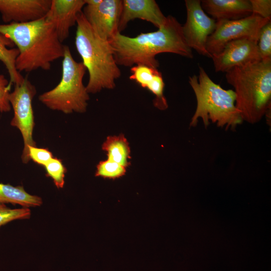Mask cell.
Here are the masks:
<instances>
[{
	"label": "cell",
	"instance_id": "obj_10",
	"mask_svg": "<svg viewBox=\"0 0 271 271\" xmlns=\"http://www.w3.org/2000/svg\"><path fill=\"white\" fill-rule=\"evenodd\" d=\"M83 15L95 33L109 41L118 31L122 0H85Z\"/></svg>",
	"mask_w": 271,
	"mask_h": 271
},
{
	"label": "cell",
	"instance_id": "obj_17",
	"mask_svg": "<svg viewBox=\"0 0 271 271\" xmlns=\"http://www.w3.org/2000/svg\"><path fill=\"white\" fill-rule=\"evenodd\" d=\"M107 153V159L115 162L126 168L130 165L129 144L123 134L109 136L102 146Z\"/></svg>",
	"mask_w": 271,
	"mask_h": 271
},
{
	"label": "cell",
	"instance_id": "obj_25",
	"mask_svg": "<svg viewBox=\"0 0 271 271\" xmlns=\"http://www.w3.org/2000/svg\"><path fill=\"white\" fill-rule=\"evenodd\" d=\"M28 155L30 160L43 166L53 158L52 153L49 150L37 147H29Z\"/></svg>",
	"mask_w": 271,
	"mask_h": 271
},
{
	"label": "cell",
	"instance_id": "obj_18",
	"mask_svg": "<svg viewBox=\"0 0 271 271\" xmlns=\"http://www.w3.org/2000/svg\"><path fill=\"white\" fill-rule=\"evenodd\" d=\"M14 45L13 42L5 36L0 34V61L5 66L10 78L9 85L21 84L24 77L17 70L16 66V59L19 52L17 48L9 49Z\"/></svg>",
	"mask_w": 271,
	"mask_h": 271
},
{
	"label": "cell",
	"instance_id": "obj_26",
	"mask_svg": "<svg viewBox=\"0 0 271 271\" xmlns=\"http://www.w3.org/2000/svg\"><path fill=\"white\" fill-rule=\"evenodd\" d=\"M252 14L262 18L271 20L270 0H249Z\"/></svg>",
	"mask_w": 271,
	"mask_h": 271
},
{
	"label": "cell",
	"instance_id": "obj_24",
	"mask_svg": "<svg viewBox=\"0 0 271 271\" xmlns=\"http://www.w3.org/2000/svg\"><path fill=\"white\" fill-rule=\"evenodd\" d=\"M157 70V68L145 65H135L130 68L131 75L129 76V79L135 81L142 87L146 88L147 84L152 79Z\"/></svg>",
	"mask_w": 271,
	"mask_h": 271
},
{
	"label": "cell",
	"instance_id": "obj_22",
	"mask_svg": "<svg viewBox=\"0 0 271 271\" xmlns=\"http://www.w3.org/2000/svg\"><path fill=\"white\" fill-rule=\"evenodd\" d=\"M31 214L29 208L11 209L5 204L0 203V227L15 220L29 219Z\"/></svg>",
	"mask_w": 271,
	"mask_h": 271
},
{
	"label": "cell",
	"instance_id": "obj_8",
	"mask_svg": "<svg viewBox=\"0 0 271 271\" xmlns=\"http://www.w3.org/2000/svg\"><path fill=\"white\" fill-rule=\"evenodd\" d=\"M268 21L252 14L238 20H216L215 29L207 41V50L212 57L230 41L247 38L257 42L260 29Z\"/></svg>",
	"mask_w": 271,
	"mask_h": 271
},
{
	"label": "cell",
	"instance_id": "obj_7",
	"mask_svg": "<svg viewBox=\"0 0 271 271\" xmlns=\"http://www.w3.org/2000/svg\"><path fill=\"white\" fill-rule=\"evenodd\" d=\"M36 92L35 86L25 77L21 84L15 85L14 90L10 92L9 97L14 110L11 125L20 131L24 141L21 157L24 164L28 163L30 160L28 148L36 147L33 138L35 121L32 107V100Z\"/></svg>",
	"mask_w": 271,
	"mask_h": 271
},
{
	"label": "cell",
	"instance_id": "obj_2",
	"mask_svg": "<svg viewBox=\"0 0 271 271\" xmlns=\"http://www.w3.org/2000/svg\"><path fill=\"white\" fill-rule=\"evenodd\" d=\"M0 34L17 46L19 53L16 66L20 73L49 70L53 62L63 57L65 45L45 18L28 23L0 24Z\"/></svg>",
	"mask_w": 271,
	"mask_h": 271
},
{
	"label": "cell",
	"instance_id": "obj_14",
	"mask_svg": "<svg viewBox=\"0 0 271 271\" xmlns=\"http://www.w3.org/2000/svg\"><path fill=\"white\" fill-rule=\"evenodd\" d=\"M137 19L149 22L159 29L165 23L167 17L154 0H122L119 32L126 27L129 21Z\"/></svg>",
	"mask_w": 271,
	"mask_h": 271
},
{
	"label": "cell",
	"instance_id": "obj_1",
	"mask_svg": "<svg viewBox=\"0 0 271 271\" xmlns=\"http://www.w3.org/2000/svg\"><path fill=\"white\" fill-rule=\"evenodd\" d=\"M109 43L116 64L125 67L143 64L158 69L159 63L156 56L163 53L193 57L192 50L185 41L182 25L171 15L156 31L142 33L134 37L118 32Z\"/></svg>",
	"mask_w": 271,
	"mask_h": 271
},
{
	"label": "cell",
	"instance_id": "obj_5",
	"mask_svg": "<svg viewBox=\"0 0 271 271\" xmlns=\"http://www.w3.org/2000/svg\"><path fill=\"white\" fill-rule=\"evenodd\" d=\"M189 83L197 101L190 126H196L199 118L205 127L211 122L218 127L233 129L242 122L235 106L234 91L225 90L213 82L203 67L199 66L198 76H189Z\"/></svg>",
	"mask_w": 271,
	"mask_h": 271
},
{
	"label": "cell",
	"instance_id": "obj_9",
	"mask_svg": "<svg viewBox=\"0 0 271 271\" xmlns=\"http://www.w3.org/2000/svg\"><path fill=\"white\" fill-rule=\"evenodd\" d=\"M186 21L182 32L187 45L200 55L211 58L206 49L208 37L216 28V20L204 12L200 0H185Z\"/></svg>",
	"mask_w": 271,
	"mask_h": 271
},
{
	"label": "cell",
	"instance_id": "obj_6",
	"mask_svg": "<svg viewBox=\"0 0 271 271\" xmlns=\"http://www.w3.org/2000/svg\"><path fill=\"white\" fill-rule=\"evenodd\" d=\"M62 63V76L52 89L39 96V100L48 108L68 114L86 111L89 93L83 82L86 69L82 62L72 57L69 48L64 46Z\"/></svg>",
	"mask_w": 271,
	"mask_h": 271
},
{
	"label": "cell",
	"instance_id": "obj_20",
	"mask_svg": "<svg viewBox=\"0 0 271 271\" xmlns=\"http://www.w3.org/2000/svg\"><path fill=\"white\" fill-rule=\"evenodd\" d=\"M46 176L50 177L58 189L63 188L64 185V177L66 169L62 160L57 158H53L44 166Z\"/></svg>",
	"mask_w": 271,
	"mask_h": 271
},
{
	"label": "cell",
	"instance_id": "obj_21",
	"mask_svg": "<svg viewBox=\"0 0 271 271\" xmlns=\"http://www.w3.org/2000/svg\"><path fill=\"white\" fill-rule=\"evenodd\" d=\"M95 176L115 179L124 175L126 168L109 159L100 162L97 166Z\"/></svg>",
	"mask_w": 271,
	"mask_h": 271
},
{
	"label": "cell",
	"instance_id": "obj_16",
	"mask_svg": "<svg viewBox=\"0 0 271 271\" xmlns=\"http://www.w3.org/2000/svg\"><path fill=\"white\" fill-rule=\"evenodd\" d=\"M0 203L19 204L28 208L40 206L43 201L40 197L27 193L22 186L0 183Z\"/></svg>",
	"mask_w": 271,
	"mask_h": 271
},
{
	"label": "cell",
	"instance_id": "obj_13",
	"mask_svg": "<svg viewBox=\"0 0 271 271\" xmlns=\"http://www.w3.org/2000/svg\"><path fill=\"white\" fill-rule=\"evenodd\" d=\"M85 5V0H52L45 19L52 25L61 43L68 38Z\"/></svg>",
	"mask_w": 271,
	"mask_h": 271
},
{
	"label": "cell",
	"instance_id": "obj_4",
	"mask_svg": "<svg viewBox=\"0 0 271 271\" xmlns=\"http://www.w3.org/2000/svg\"><path fill=\"white\" fill-rule=\"evenodd\" d=\"M76 25L75 47L89 74L87 91L94 94L114 88L121 71L109 42L95 33L82 12L77 16Z\"/></svg>",
	"mask_w": 271,
	"mask_h": 271
},
{
	"label": "cell",
	"instance_id": "obj_12",
	"mask_svg": "<svg viewBox=\"0 0 271 271\" xmlns=\"http://www.w3.org/2000/svg\"><path fill=\"white\" fill-rule=\"evenodd\" d=\"M52 0H0V13L3 21L24 23L45 18Z\"/></svg>",
	"mask_w": 271,
	"mask_h": 271
},
{
	"label": "cell",
	"instance_id": "obj_15",
	"mask_svg": "<svg viewBox=\"0 0 271 271\" xmlns=\"http://www.w3.org/2000/svg\"><path fill=\"white\" fill-rule=\"evenodd\" d=\"M202 9L216 20H234L252 14L249 0H202Z\"/></svg>",
	"mask_w": 271,
	"mask_h": 271
},
{
	"label": "cell",
	"instance_id": "obj_19",
	"mask_svg": "<svg viewBox=\"0 0 271 271\" xmlns=\"http://www.w3.org/2000/svg\"><path fill=\"white\" fill-rule=\"evenodd\" d=\"M165 83L162 73L157 70L152 79L148 83L146 88L155 95L153 103L160 110H164L168 107L166 97L164 95Z\"/></svg>",
	"mask_w": 271,
	"mask_h": 271
},
{
	"label": "cell",
	"instance_id": "obj_11",
	"mask_svg": "<svg viewBox=\"0 0 271 271\" xmlns=\"http://www.w3.org/2000/svg\"><path fill=\"white\" fill-rule=\"evenodd\" d=\"M211 58L215 71L225 73L261 61L257 42L247 38L229 42Z\"/></svg>",
	"mask_w": 271,
	"mask_h": 271
},
{
	"label": "cell",
	"instance_id": "obj_3",
	"mask_svg": "<svg viewBox=\"0 0 271 271\" xmlns=\"http://www.w3.org/2000/svg\"><path fill=\"white\" fill-rule=\"evenodd\" d=\"M225 77L234 89L235 106L243 121L254 124L270 115L271 59L234 68Z\"/></svg>",
	"mask_w": 271,
	"mask_h": 271
},
{
	"label": "cell",
	"instance_id": "obj_27",
	"mask_svg": "<svg viewBox=\"0 0 271 271\" xmlns=\"http://www.w3.org/2000/svg\"><path fill=\"white\" fill-rule=\"evenodd\" d=\"M11 86L3 74H0V112H9L11 109L9 97Z\"/></svg>",
	"mask_w": 271,
	"mask_h": 271
},
{
	"label": "cell",
	"instance_id": "obj_23",
	"mask_svg": "<svg viewBox=\"0 0 271 271\" xmlns=\"http://www.w3.org/2000/svg\"><path fill=\"white\" fill-rule=\"evenodd\" d=\"M257 47L261 60L271 59V21L260 29Z\"/></svg>",
	"mask_w": 271,
	"mask_h": 271
}]
</instances>
